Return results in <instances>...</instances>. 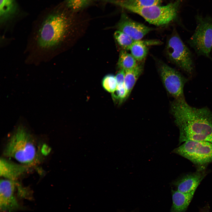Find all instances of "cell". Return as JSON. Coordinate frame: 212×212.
Wrapping results in <instances>:
<instances>
[{"label": "cell", "mask_w": 212, "mask_h": 212, "mask_svg": "<svg viewBox=\"0 0 212 212\" xmlns=\"http://www.w3.org/2000/svg\"><path fill=\"white\" fill-rule=\"evenodd\" d=\"M171 111L179 130L180 143L189 140L212 143V112L207 108H197L185 100H174Z\"/></svg>", "instance_id": "1"}, {"label": "cell", "mask_w": 212, "mask_h": 212, "mask_svg": "<svg viewBox=\"0 0 212 212\" xmlns=\"http://www.w3.org/2000/svg\"><path fill=\"white\" fill-rule=\"evenodd\" d=\"M69 23L62 13L48 16L39 26L32 31L28 47L31 61L38 62L54 56L64 39Z\"/></svg>", "instance_id": "2"}, {"label": "cell", "mask_w": 212, "mask_h": 212, "mask_svg": "<svg viewBox=\"0 0 212 212\" xmlns=\"http://www.w3.org/2000/svg\"><path fill=\"white\" fill-rule=\"evenodd\" d=\"M37 149L32 135L23 126H19L10 138L4 154L28 166L35 165L38 161Z\"/></svg>", "instance_id": "3"}, {"label": "cell", "mask_w": 212, "mask_h": 212, "mask_svg": "<svg viewBox=\"0 0 212 212\" xmlns=\"http://www.w3.org/2000/svg\"><path fill=\"white\" fill-rule=\"evenodd\" d=\"M182 0H176L166 5H156L145 7L125 6L122 8L137 14L150 24L156 26L167 24L176 18Z\"/></svg>", "instance_id": "4"}, {"label": "cell", "mask_w": 212, "mask_h": 212, "mask_svg": "<svg viewBox=\"0 0 212 212\" xmlns=\"http://www.w3.org/2000/svg\"><path fill=\"white\" fill-rule=\"evenodd\" d=\"M165 52L170 62L186 73L192 74L194 69L192 54L176 31H173L168 38Z\"/></svg>", "instance_id": "5"}, {"label": "cell", "mask_w": 212, "mask_h": 212, "mask_svg": "<svg viewBox=\"0 0 212 212\" xmlns=\"http://www.w3.org/2000/svg\"><path fill=\"white\" fill-rule=\"evenodd\" d=\"M196 20V29L188 43L198 55L210 58L212 49V17L197 15Z\"/></svg>", "instance_id": "6"}, {"label": "cell", "mask_w": 212, "mask_h": 212, "mask_svg": "<svg viewBox=\"0 0 212 212\" xmlns=\"http://www.w3.org/2000/svg\"><path fill=\"white\" fill-rule=\"evenodd\" d=\"M172 153L179 155L199 165L212 162V143L189 140L174 149Z\"/></svg>", "instance_id": "7"}, {"label": "cell", "mask_w": 212, "mask_h": 212, "mask_svg": "<svg viewBox=\"0 0 212 212\" xmlns=\"http://www.w3.org/2000/svg\"><path fill=\"white\" fill-rule=\"evenodd\" d=\"M158 71L168 92L175 100H184L183 88L188 80L180 73L166 64L159 62Z\"/></svg>", "instance_id": "8"}, {"label": "cell", "mask_w": 212, "mask_h": 212, "mask_svg": "<svg viewBox=\"0 0 212 212\" xmlns=\"http://www.w3.org/2000/svg\"><path fill=\"white\" fill-rule=\"evenodd\" d=\"M22 186L16 181L5 179L0 183V205L1 212H14L23 209L15 196L16 189Z\"/></svg>", "instance_id": "9"}, {"label": "cell", "mask_w": 212, "mask_h": 212, "mask_svg": "<svg viewBox=\"0 0 212 212\" xmlns=\"http://www.w3.org/2000/svg\"><path fill=\"white\" fill-rule=\"evenodd\" d=\"M117 27L118 30L126 34L135 40H141L152 29L130 19L122 13Z\"/></svg>", "instance_id": "10"}, {"label": "cell", "mask_w": 212, "mask_h": 212, "mask_svg": "<svg viewBox=\"0 0 212 212\" xmlns=\"http://www.w3.org/2000/svg\"><path fill=\"white\" fill-rule=\"evenodd\" d=\"M205 176L204 173L197 172L187 175L176 180L173 184L177 190L183 193L195 191Z\"/></svg>", "instance_id": "11"}, {"label": "cell", "mask_w": 212, "mask_h": 212, "mask_svg": "<svg viewBox=\"0 0 212 212\" xmlns=\"http://www.w3.org/2000/svg\"><path fill=\"white\" fill-rule=\"evenodd\" d=\"M28 166L12 162L3 158L0 160V175L6 179L16 181L26 172Z\"/></svg>", "instance_id": "12"}, {"label": "cell", "mask_w": 212, "mask_h": 212, "mask_svg": "<svg viewBox=\"0 0 212 212\" xmlns=\"http://www.w3.org/2000/svg\"><path fill=\"white\" fill-rule=\"evenodd\" d=\"M195 191L183 193L172 190V212H184L190 203Z\"/></svg>", "instance_id": "13"}, {"label": "cell", "mask_w": 212, "mask_h": 212, "mask_svg": "<svg viewBox=\"0 0 212 212\" xmlns=\"http://www.w3.org/2000/svg\"><path fill=\"white\" fill-rule=\"evenodd\" d=\"M143 70V65L138 64L135 67L125 71L124 85L128 96Z\"/></svg>", "instance_id": "14"}, {"label": "cell", "mask_w": 212, "mask_h": 212, "mask_svg": "<svg viewBox=\"0 0 212 212\" xmlns=\"http://www.w3.org/2000/svg\"><path fill=\"white\" fill-rule=\"evenodd\" d=\"M163 0H111L110 2L122 8L125 6L145 7L160 5Z\"/></svg>", "instance_id": "15"}, {"label": "cell", "mask_w": 212, "mask_h": 212, "mask_svg": "<svg viewBox=\"0 0 212 212\" xmlns=\"http://www.w3.org/2000/svg\"><path fill=\"white\" fill-rule=\"evenodd\" d=\"M129 50L131 54L136 60L141 62L146 57L148 51L146 42L141 40H136L130 47Z\"/></svg>", "instance_id": "16"}, {"label": "cell", "mask_w": 212, "mask_h": 212, "mask_svg": "<svg viewBox=\"0 0 212 212\" xmlns=\"http://www.w3.org/2000/svg\"><path fill=\"white\" fill-rule=\"evenodd\" d=\"M138 64L137 61L133 56L125 50H121L118 61V67L125 71L135 67Z\"/></svg>", "instance_id": "17"}, {"label": "cell", "mask_w": 212, "mask_h": 212, "mask_svg": "<svg viewBox=\"0 0 212 212\" xmlns=\"http://www.w3.org/2000/svg\"><path fill=\"white\" fill-rule=\"evenodd\" d=\"M16 10L14 0H0V16L2 23L8 20Z\"/></svg>", "instance_id": "18"}, {"label": "cell", "mask_w": 212, "mask_h": 212, "mask_svg": "<svg viewBox=\"0 0 212 212\" xmlns=\"http://www.w3.org/2000/svg\"><path fill=\"white\" fill-rule=\"evenodd\" d=\"M114 37L119 46L125 50H129L135 41L126 34L118 30L114 33Z\"/></svg>", "instance_id": "19"}, {"label": "cell", "mask_w": 212, "mask_h": 212, "mask_svg": "<svg viewBox=\"0 0 212 212\" xmlns=\"http://www.w3.org/2000/svg\"><path fill=\"white\" fill-rule=\"evenodd\" d=\"M102 84L106 91L112 94L114 93L117 87L115 76L112 74L106 75L102 80Z\"/></svg>", "instance_id": "20"}, {"label": "cell", "mask_w": 212, "mask_h": 212, "mask_svg": "<svg viewBox=\"0 0 212 212\" xmlns=\"http://www.w3.org/2000/svg\"><path fill=\"white\" fill-rule=\"evenodd\" d=\"M91 0H66L67 7L72 11H77L87 7Z\"/></svg>", "instance_id": "21"}, {"label": "cell", "mask_w": 212, "mask_h": 212, "mask_svg": "<svg viewBox=\"0 0 212 212\" xmlns=\"http://www.w3.org/2000/svg\"><path fill=\"white\" fill-rule=\"evenodd\" d=\"M114 100L118 101L120 104L129 96L124 85L117 86L116 90L112 94Z\"/></svg>", "instance_id": "22"}, {"label": "cell", "mask_w": 212, "mask_h": 212, "mask_svg": "<svg viewBox=\"0 0 212 212\" xmlns=\"http://www.w3.org/2000/svg\"><path fill=\"white\" fill-rule=\"evenodd\" d=\"M125 71L122 69H120L115 76L117 86L124 85Z\"/></svg>", "instance_id": "23"}]
</instances>
